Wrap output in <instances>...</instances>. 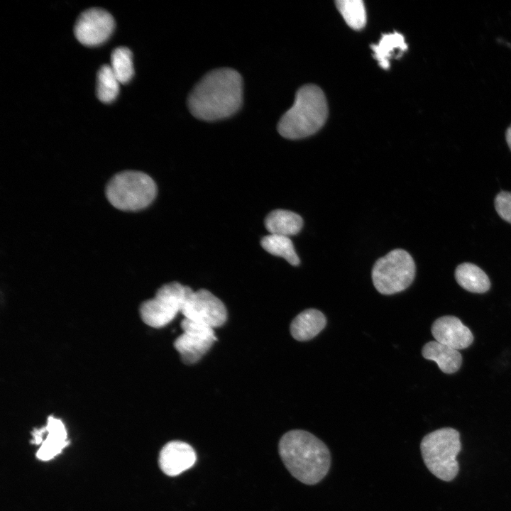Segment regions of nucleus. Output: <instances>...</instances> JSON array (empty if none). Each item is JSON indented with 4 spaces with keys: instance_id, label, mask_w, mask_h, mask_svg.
Listing matches in <instances>:
<instances>
[{
    "instance_id": "obj_1",
    "label": "nucleus",
    "mask_w": 511,
    "mask_h": 511,
    "mask_svg": "<svg viewBox=\"0 0 511 511\" xmlns=\"http://www.w3.org/2000/svg\"><path fill=\"white\" fill-rule=\"evenodd\" d=\"M243 102L241 75L229 67L214 69L195 84L187 98L188 109L195 118L214 121L234 114Z\"/></svg>"
},
{
    "instance_id": "obj_2",
    "label": "nucleus",
    "mask_w": 511,
    "mask_h": 511,
    "mask_svg": "<svg viewBox=\"0 0 511 511\" xmlns=\"http://www.w3.org/2000/svg\"><path fill=\"white\" fill-rule=\"evenodd\" d=\"M278 451L286 468L302 483L315 485L329 470L328 447L309 432L295 429L286 432L279 441Z\"/></svg>"
},
{
    "instance_id": "obj_3",
    "label": "nucleus",
    "mask_w": 511,
    "mask_h": 511,
    "mask_svg": "<svg viewBox=\"0 0 511 511\" xmlns=\"http://www.w3.org/2000/svg\"><path fill=\"white\" fill-rule=\"evenodd\" d=\"M327 116L323 91L317 85L306 84L297 90L293 105L280 118L278 131L287 139L304 138L317 132Z\"/></svg>"
},
{
    "instance_id": "obj_4",
    "label": "nucleus",
    "mask_w": 511,
    "mask_h": 511,
    "mask_svg": "<svg viewBox=\"0 0 511 511\" xmlns=\"http://www.w3.org/2000/svg\"><path fill=\"white\" fill-rule=\"evenodd\" d=\"M420 450L424 464L436 477L451 481L458 473L456 456L461 450L459 432L451 427L433 431L422 439Z\"/></svg>"
},
{
    "instance_id": "obj_5",
    "label": "nucleus",
    "mask_w": 511,
    "mask_h": 511,
    "mask_svg": "<svg viewBox=\"0 0 511 511\" xmlns=\"http://www.w3.org/2000/svg\"><path fill=\"white\" fill-rule=\"evenodd\" d=\"M157 187L153 180L138 171H124L114 175L106 188L109 202L123 211H137L155 199Z\"/></svg>"
},
{
    "instance_id": "obj_6",
    "label": "nucleus",
    "mask_w": 511,
    "mask_h": 511,
    "mask_svg": "<svg viewBox=\"0 0 511 511\" xmlns=\"http://www.w3.org/2000/svg\"><path fill=\"white\" fill-rule=\"evenodd\" d=\"M415 276L412 257L403 249H395L379 258L372 270L375 289L383 295H392L407 289Z\"/></svg>"
},
{
    "instance_id": "obj_7",
    "label": "nucleus",
    "mask_w": 511,
    "mask_h": 511,
    "mask_svg": "<svg viewBox=\"0 0 511 511\" xmlns=\"http://www.w3.org/2000/svg\"><path fill=\"white\" fill-rule=\"evenodd\" d=\"M192 289L180 282L163 285L153 298L143 302L140 307L142 320L153 328L167 325L182 311L185 301Z\"/></svg>"
},
{
    "instance_id": "obj_8",
    "label": "nucleus",
    "mask_w": 511,
    "mask_h": 511,
    "mask_svg": "<svg viewBox=\"0 0 511 511\" xmlns=\"http://www.w3.org/2000/svg\"><path fill=\"white\" fill-rule=\"evenodd\" d=\"M183 333L174 341V347L185 364L199 361L216 340L214 329L186 318L181 322Z\"/></svg>"
},
{
    "instance_id": "obj_9",
    "label": "nucleus",
    "mask_w": 511,
    "mask_h": 511,
    "mask_svg": "<svg viewBox=\"0 0 511 511\" xmlns=\"http://www.w3.org/2000/svg\"><path fill=\"white\" fill-rule=\"evenodd\" d=\"M181 313L187 319L213 329L222 326L227 319L224 304L205 289L192 290L185 301Z\"/></svg>"
},
{
    "instance_id": "obj_10",
    "label": "nucleus",
    "mask_w": 511,
    "mask_h": 511,
    "mask_svg": "<svg viewBox=\"0 0 511 511\" xmlns=\"http://www.w3.org/2000/svg\"><path fill=\"white\" fill-rule=\"evenodd\" d=\"M115 27L112 16L99 8L82 12L77 18L74 33L77 40L87 46H96L105 42Z\"/></svg>"
},
{
    "instance_id": "obj_11",
    "label": "nucleus",
    "mask_w": 511,
    "mask_h": 511,
    "mask_svg": "<svg viewBox=\"0 0 511 511\" xmlns=\"http://www.w3.org/2000/svg\"><path fill=\"white\" fill-rule=\"evenodd\" d=\"M431 331L436 341L458 351L468 347L473 341L471 330L454 316L438 318Z\"/></svg>"
},
{
    "instance_id": "obj_12",
    "label": "nucleus",
    "mask_w": 511,
    "mask_h": 511,
    "mask_svg": "<svg viewBox=\"0 0 511 511\" xmlns=\"http://www.w3.org/2000/svg\"><path fill=\"white\" fill-rule=\"evenodd\" d=\"M196 459V453L189 444L181 441H172L161 449L159 466L167 476H175L192 467Z\"/></svg>"
},
{
    "instance_id": "obj_13",
    "label": "nucleus",
    "mask_w": 511,
    "mask_h": 511,
    "mask_svg": "<svg viewBox=\"0 0 511 511\" xmlns=\"http://www.w3.org/2000/svg\"><path fill=\"white\" fill-rule=\"evenodd\" d=\"M46 438L43 441L36 456L42 461L52 459L69 444L67 434L63 422L60 419L49 416L45 427Z\"/></svg>"
},
{
    "instance_id": "obj_14",
    "label": "nucleus",
    "mask_w": 511,
    "mask_h": 511,
    "mask_svg": "<svg viewBox=\"0 0 511 511\" xmlns=\"http://www.w3.org/2000/svg\"><path fill=\"white\" fill-rule=\"evenodd\" d=\"M326 319L322 312L308 309L300 313L290 324V333L297 341H307L317 336L326 326Z\"/></svg>"
},
{
    "instance_id": "obj_15",
    "label": "nucleus",
    "mask_w": 511,
    "mask_h": 511,
    "mask_svg": "<svg viewBox=\"0 0 511 511\" xmlns=\"http://www.w3.org/2000/svg\"><path fill=\"white\" fill-rule=\"evenodd\" d=\"M422 353L425 359L436 362L439 369L447 374L456 372L461 366L460 352L436 341L427 343L422 348Z\"/></svg>"
},
{
    "instance_id": "obj_16",
    "label": "nucleus",
    "mask_w": 511,
    "mask_h": 511,
    "mask_svg": "<svg viewBox=\"0 0 511 511\" xmlns=\"http://www.w3.org/2000/svg\"><path fill=\"white\" fill-rule=\"evenodd\" d=\"M370 47L374 57L385 70L389 68L391 58L401 57L407 49L404 36L398 32L383 34L378 43L373 44Z\"/></svg>"
},
{
    "instance_id": "obj_17",
    "label": "nucleus",
    "mask_w": 511,
    "mask_h": 511,
    "mask_svg": "<svg viewBox=\"0 0 511 511\" xmlns=\"http://www.w3.org/2000/svg\"><path fill=\"white\" fill-rule=\"evenodd\" d=\"M265 225L270 234L289 237L300 231L303 226V219L293 211L275 209L266 216Z\"/></svg>"
},
{
    "instance_id": "obj_18",
    "label": "nucleus",
    "mask_w": 511,
    "mask_h": 511,
    "mask_svg": "<svg viewBox=\"0 0 511 511\" xmlns=\"http://www.w3.org/2000/svg\"><path fill=\"white\" fill-rule=\"evenodd\" d=\"M455 277L461 287L471 292L483 293L490 287V280L485 272L472 263L459 265L456 269Z\"/></svg>"
},
{
    "instance_id": "obj_19",
    "label": "nucleus",
    "mask_w": 511,
    "mask_h": 511,
    "mask_svg": "<svg viewBox=\"0 0 511 511\" xmlns=\"http://www.w3.org/2000/svg\"><path fill=\"white\" fill-rule=\"evenodd\" d=\"M260 243L262 247L269 253L283 258L292 265L300 264V258L289 237L269 234L264 236Z\"/></svg>"
},
{
    "instance_id": "obj_20",
    "label": "nucleus",
    "mask_w": 511,
    "mask_h": 511,
    "mask_svg": "<svg viewBox=\"0 0 511 511\" xmlns=\"http://www.w3.org/2000/svg\"><path fill=\"white\" fill-rule=\"evenodd\" d=\"M120 84L110 65L101 66L98 71L97 79L98 99L104 103L113 101L119 94Z\"/></svg>"
},
{
    "instance_id": "obj_21",
    "label": "nucleus",
    "mask_w": 511,
    "mask_h": 511,
    "mask_svg": "<svg viewBox=\"0 0 511 511\" xmlns=\"http://www.w3.org/2000/svg\"><path fill=\"white\" fill-rule=\"evenodd\" d=\"M110 67L121 84L128 82L134 74L133 55L126 47H119L111 55Z\"/></svg>"
},
{
    "instance_id": "obj_22",
    "label": "nucleus",
    "mask_w": 511,
    "mask_h": 511,
    "mask_svg": "<svg viewBox=\"0 0 511 511\" xmlns=\"http://www.w3.org/2000/svg\"><path fill=\"white\" fill-rule=\"evenodd\" d=\"M336 5L346 23L353 29H362L366 23V11L361 0H337Z\"/></svg>"
},
{
    "instance_id": "obj_23",
    "label": "nucleus",
    "mask_w": 511,
    "mask_h": 511,
    "mask_svg": "<svg viewBox=\"0 0 511 511\" xmlns=\"http://www.w3.org/2000/svg\"><path fill=\"white\" fill-rule=\"evenodd\" d=\"M495 207L500 217L511 224V192H500L495 197Z\"/></svg>"
},
{
    "instance_id": "obj_24",
    "label": "nucleus",
    "mask_w": 511,
    "mask_h": 511,
    "mask_svg": "<svg viewBox=\"0 0 511 511\" xmlns=\"http://www.w3.org/2000/svg\"><path fill=\"white\" fill-rule=\"evenodd\" d=\"M506 140H507L509 148L511 149V126L507 130Z\"/></svg>"
}]
</instances>
